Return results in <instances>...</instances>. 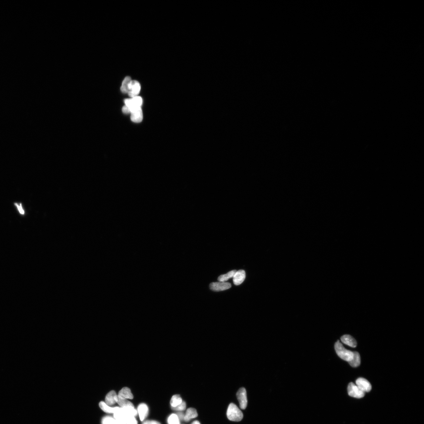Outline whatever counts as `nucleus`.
Wrapping results in <instances>:
<instances>
[{
    "instance_id": "nucleus-3",
    "label": "nucleus",
    "mask_w": 424,
    "mask_h": 424,
    "mask_svg": "<svg viewBox=\"0 0 424 424\" xmlns=\"http://www.w3.org/2000/svg\"><path fill=\"white\" fill-rule=\"evenodd\" d=\"M261 237L269 245L278 246L284 243L286 228L283 216H278L261 225Z\"/></svg>"
},
{
    "instance_id": "nucleus-5",
    "label": "nucleus",
    "mask_w": 424,
    "mask_h": 424,
    "mask_svg": "<svg viewBox=\"0 0 424 424\" xmlns=\"http://www.w3.org/2000/svg\"><path fill=\"white\" fill-rule=\"evenodd\" d=\"M245 223L250 228H257L261 226L259 217L251 211L247 212L245 216Z\"/></svg>"
},
{
    "instance_id": "nucleus-2",
    "label": "nucleus",
    "mask_w": 424,
    "mask_h": 424,
    "mask_svg": "<svg viewBox=\"0 0 424 424\" xmlns=\"http://www.w3.org/2000/svg\"><path fill=\"white\" fill-rule=\"evenodd\" d=\"M281 181V168L272 160H264L259 169L256 188L264 196L276 192Z\"/></svg>"
},
{
    "instance_id": "nucleus-4",
    "label": "nucleus",
    "mask_w": 424,
    "mask_h": 424,
    "mask_svg": "<svg viewBox=\"0 0 424 424\" xmlns=\"http://www.w3.org/2000/svg\"><path fill=\"white\" fill-rule=\"evenodd\" d=\"M264 160L259 153H253L245 162L242 181L247 187H256L259 169Z\"/></svg>"
},
{
    "instance_id": "nucleus-1",
    "label": "nucleus",
    "mask_w": 424,
    "mask_h": 424,
    "mask_svg": "<svg viewBox=\"0 0 424 424\" xmlns=\"http://www.w3.org/2000/svg\"><path fill=\"white\" fill-rule=\"evenodd\" d=\"M249 204L250 211L259 217L261 225L282 216L285 207V200L284 196L276 191L260 197H253L249 200Z\"/></svg>"
},
{
    "instance_id": "nucleus-6",
    "label": "nucleus",
    "mask_w": 424,
    "mask_h": 424,
    "mask_svg": "<svg viewBox=\"0 0 424 424\" xmlns=\"http://www.w3.org/2000/svg\"><path fill=\"white\" fill-rule=\"evenodd\" d=\"M31 411H33L35 414V416L37 417L39 424H48V422L46 420L44 413H42V409L40 410V411H39L38 409L32 407Z\"/></svg>"
}]
</instances>
